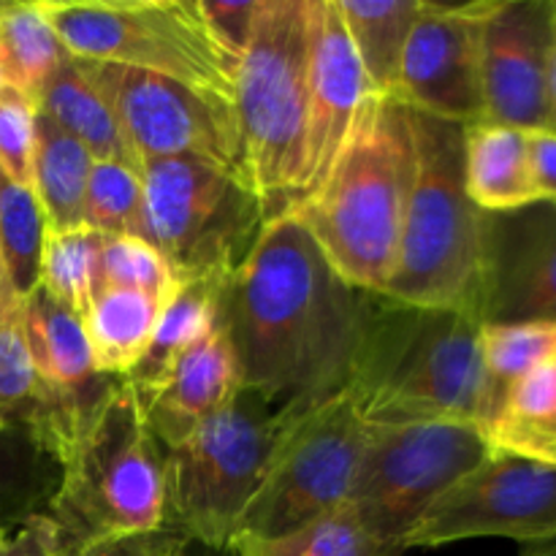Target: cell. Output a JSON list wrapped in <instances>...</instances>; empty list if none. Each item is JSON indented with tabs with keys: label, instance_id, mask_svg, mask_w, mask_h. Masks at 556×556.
<instances>
[{
	"label": "cell",
	"instance_id": "cell-1",
	"mask_svg": "<svg viewBox=\"0 0 556 556\" xmlns=\"http://www.w3.org/2000/svg\"><path fill=\"white\" fill-rule=\"evenodd\" d=\"M367 309L369 293L348 286L293 217H280L231 271L217 320L242 389L288 424L348 389Z\"/></svg>",
	"mask_w": 556,
	"mask_h": 556
},
{
	"label": "cell",
	"instance_id": "cell-2",
	"mask_svg": "<svg viewBox=\"0 0 556 556\" xmlns=\"http://www.w3.org/2000/svg\"><path fill=\"white\" fill-rule=\"evenodd\" d=\"M483 320L369 293L348 394L367 427L472 421L483 396ZM481 427V424H478Z\"/></svg>",
	"mask_w": 556,
	"mask_h": 556
},
{
	"label": "cell",
	"instance_id": "cell-3",
	"mask_svg": "<svg viewBox=\"0 0 556 556\" xmlns=\"http://www.w3.org/2000/svg\"><path fill=\"white\" fill-rule=\"evenodd\" d=\"M416 177L410 109L372 96L331 177L291 215L351 288L383 293Z\"/></svg>",
	"mask_w": 556,
	"mask_h": 556
},
{
	"label": "cell",
	"instance_id": "cell-4",
	"mask_svg": "<svg viewBox=\"0 0 556 556\" xmlns=\"http://www.w3.org/2000/svg\"><path fill=\"white\" fill-rule=\"evenodd\" d=\"M416 177L391 280L378 296L481 318L483 217L465 188V125L413 112Z\"/></svg>",
	"mask_w": 556,
	"mask_h": 556
},
{
	"label": "cell",
	"instance_id": "cell-5",
	"mask_svg": "<svg viewBox=\"0 0 556 556\" xmlns=\"http://www.w3.org/2000/svg\"><path fill=\"white\" fill-rule=\"evenodd\" d=\"M43 514L58 552L163 530V448L125 378L60 462V481Z\"/></svg>",
	"mask_w": 556,
	"mask_h": 556
},
{
	"label": "cell",
	"instance_id": "cell-6",
	"mask_svg": "<svg viewBox=\"0 0 556 556\" xmlns=\"http://www.w3.org/2000/svg\"><path fill=\"white\" fill-rule=\"evenodd\" d=\"M309 3L261 0L239 60V152L266 226L291 215L299 199L309 79Z\"/></svg>",
	"mask_w": 556,
	"mask_h": 556
},
{
	"label": "cell",
	"instance_id": "cell-7",
	"mask_svg": "<svg viewBox=\"0 0 556 556\" xmlns=\"http://www.w3.org/2000/svg\"><path fill=\"white\" fill-rule=\"evenodd\" d=\"M71 58L147 71L233 106L239 60L199 0H38Z\"/></svg>",
	"mask_w": 556,
	"mask_h": 556
},
{
	"label": "cell",
	"instance_id": "cell-8",
	"mask_svg": "<svg viewBox=\"0 0 556 556\" xmlns=\"http://www.w3.org/2000/svg\"><path fill=\"white\" fill-rule=\"evenodd\" d=\"M282 427L258 394L242 389L185 443L163 451V530L228 552Z\"/></svg>",
	"mask_w": 556,
	"mask_h": 556
},
{
	"label": "cell",
	"instance_id": "cell-9",
	"mask_svg": "<svg viewBox=\"0 0 556 556\" xmlns=\"http://www.w3.org/2000/svg\"><path fill=\"white\" fill-rule=\"evenodd\" d=\"M136 237L163 255L177 280L231 275L264 231V210L237 168L199 157H166L141 166Z\"/></svg>",
	"mask_w": 556,
	"mask_h": 556
},
{
	"label": "cell",
	"instance_id": "cell-10",
	"mask_svg": "<svg viewBox=\"0 0 556 556\" xmlns=\"http://www.w3.org/2000/svg\"><path fill=\"white\" fill-rule=\"evenodd\" d=\"M492 454V440L472 421L367 427L348 505L375 538L407 554L424 514Z\"/></svg>",
	"mask_w": 556,
	"mask_h": 556
},
{
	"label": "cell",
	"instance_id": "cell-11",
	"mask_svg": "<svg viewBox=\"0 0 556 556\" xmlns=\"http://www.w3.org/2000/svg\"><path fill=\"white\" fill-rule=\"evenodd\" d=\"M367 424L342 391L282 427L237 538H275L348 503ZM233 538V541H237Z\"/></svg>",
	"mask_w": 556,
	"mask_h": 556
},
{
	"label": "cell",
	"instance_id": "cell-12",
	"mask_svg": "<svg viewBox=\"0 0 556 556\" xmlns=\"http://www.w3.org/2000/svg\"><path fill=\"white\" fill-rule=\"evenodd\" d=\"M79 65L112 109L139 172L152 161L199 157L244 174L233 106L147 71L90 60Z\"/></svg>",
	"mask_w": 556,
	"mask_h": 556
},
{
	"label": "cell",
	"instance_id": "cell-13",
	"mask_svg": "<svg viewBox=\"0 0 556 556\" xmlns=\"http://www.w3.org/2000/svg\"><path fill=\"white\" fill-rule=\"evenodd\" d=\"M476 538H508L530 548L556 543V465L494 448L424 514L407 535V552Z\"/></svg>",
	"mask_w": 556,
	"mask_h": 556
},
{
	"label": "cell",
	"instance_id": "cell-14",
	"mask_svg": "<svg viewBox=\"0 0 556 556\" xmlns=\"http://www.w3.org/2000/svg\"><path fill=\"white\" fill-rule=\"evenodd\" d=\"M492 0L424 3L400 68L396 101L448 123L483 119L481 33Z\"/></svg>",
	"mask_w": 556,
	"mask_h": 556
},
{
	"label": "cell",
	"instance_id": "cell-15",
	"mask_svg": "<svg viewBox=\"0 0 556 556\" xmlns=\"http://www.w3.org/2000/svg\"><path fill=\"white\" fill-rule=\"evenodd\" d=\"M372 96L375 92L364 76L337 3L313 0L309 3L307 117H304L296 206L318 193L320 185L331 177L342 152L356 136L364 106Z\"/></svg>",
	"mask_w": 556,
	"mask_h": 556
},
{
	"label": "cell",
	"instance_id": "cell-16",
	"mask_svg": "<svg viewBox=\"0 0 556 556\" xmlns=\"http://www.w3.org/2000/svg\"><path fill=\"white\" fill-rule=\"evenodd\" d=\"M22 324L43 391V445L60 465L119 378L98 372L81 320L41 288L22 299Z\"/></svg>",
	"mask_w": 556,
	"mask_h": 556
},
{
	"label": "cell",
	"instance_id": "cell-17",
	"mask_svg": "<svg viewBox=\"0 0 556 556\" xmlns=\"http://www.w3.org/2000/svg\"><path fill=\"white\" fill-rule=\"evenodd\" d=\"M552 0H492L481 33L483 119L548 130Z\"/></svg>",
	"mask_w": 556,
	"mask_h": 556
},
{
	"label": "cell",
	"instance_id": "cell-18",
	"mask_svg": "<svg viewBox=\"0 0 556 556\" xmlns=\"http://www.w3.org/2000/svg\"><path fill=\"white\" fill-rule=\"evenodd\" d=\"M483 324H556V206L483 217Z\"/></svg>",
	"mask_w": 556,
	"mask_h": 556
},
{
	"label": "cell",
	"instance_id": "cell-19",
	"mask_svg": "<svg viewBox=\"0 0 556 556\" xmlns=\"http://www.w3.org/2000/svg\"><path fill=\"white\" fill-rule=\"evenodd\" d=\"M242 391V369L217 320L177 362L161 389L144 402V418L163 451L177 448Z\"/></svg>",
	"mask_w": 556,
	"mask_h": 556
},
{
	"label": "cell",
	"instance_id": "cell-20",
	"mask_svg": "<svg viewBox=\"0 0 556 556\" xmlns=\"http://www.w3.org/2000/svg\"><path fill=\"white\" fill-rule=\"evenodd\" d=\"M465 188L481 212H514L538 204L530 130L510 125H465Z\"/></svg>",
	"mask_w": 556,
	"mask_h": 556
},
{
	"label": "cell",
	"instance_id": "cell-21",
	"mask_svg": "<svg viewBox=\"0 0 556 556\" xmlns=\"http://www.w3.org/2000/svg\"><path fill=\"white\" fill-rule=\"evenodd\" d=\"M228 277L231 275H223V271L190 277L179 282L172 299L163 304L161 320H157L144 358L136 364L134 372L125 375V383L134 389L141 405L161 389L179 358L217 324Z\"/></svg>",
	"mask_w": 556,
	"mask_h": 556
},
{
	"label": "cell",
	"instance_id": "cell-22",
	"mask_svg": "<svg viewBox=\"0 0 556 556\" xmlns=\"http://www.w3.org/2000/svg\"><path fill=\"white\" fill-rule=\"evenodd\" d=\"M375 96L396 98L407 41L427 0H334Z\"/></svg>",
	"mask_w": 556,
	"mask_h": 556
},
{
	"label": "cell",
	"instance_id": "cell-23",
	"mask_svg": "<svg viewBox=\"0 0 556 556\" xmlns=\"http://www.w3.org/2000/svg\"><path fill=\"white\" fill-rule=\"evenodd\" d=\"M161 299L139 291L101 288L92 296L81 329L90 342L96 369L106 378H125L150 348L163 309Z\"/></svg>",
	"mask_w": 556,
	"mask_h": 556
},
{
	"label": "cell",
	"instance_id": "cell-24",
	"mask_svg": "<svg viewBox=\"0 0 556 556\" xmlns=\"http://www.w3.org/2000/svg\"><path fill=\"white\" fill-rule=\"evenodd\" d=\"M36 112L52 119L63 130H68L76 141L87 147L92 161L128 163L136 168L125 136L114 119L112 109L103 101L101 92L92 87L79 60L65 58L36 98Z\"/></svg>",
	"mask_w": 556,
	"mask_h": 556
},
{
	"label": "cell",
	"instance_id": "cell-25",
	"mask_svg": "<svg viewBox=\"0 0 556 556\" xmlns=\"http://www.w3.org/2000/svg\"><path fill=\"white\" fill-rule=\"evenodd\" d=\"M92 155L68 130L36 112V147H33V185L47 231H76L81 226L87 179Z\"/></svg>",
	"mask_w": 556,
	"mask_h": 556
},
{
	"label": "cell",
	"instance_id": "cell-26",
	"mask_svg": "<svg viewBox=\"0 0 556 556\" xmlns=\"http://www.w3.org/2000/svg\"><path fill=\"white\" fill-rule=\"evenodd\" d=\"M483 396L478 424L489 432L510 391L556 358V324H483Z\"/></svg>",
	"mask_w": 556,
	"mask_h": 556
},
{
	"label": "cell",
	"instance_id": "cell-27",
	"mask_svg": "<svg viewBox=\"0 0 556 556\" xmlns=\"http://www.w3.org/2000/svg\"><path fill=\"white\" fill-rule=\"evenodd\" d=\"M60 481V465L36 432L0 424V532L43 514Z\"/></svg>",
	"mask_w": 556,
	"mask_h": 556
},
{
	"label": "cell",
	"instance_id": "cell-28",
	"mask_svg": "<svg viewBox=\"0 0 556 556\" xmlns=\"http://www.w3.org/2000/svg\"><path fill=\"white\" fill-rule=\"evenodd\" d=\"M68 58L41 5L25 0L0 3V68L5 85L36 103L49 76Z\"/></svg>",
	"mask_w": 556,
	"mask_h": 556
},
{
	"label": "cell",
	"instance_id": "cell-29",
	"mask_svg": "<svg viewBox=\"0 0 556 556\" xmlns=\"http://www.w3.org/2000/svg\"><path fill=\"white\" fill-rule=\"evenodd\" d=\"M231 556H405L375 538L351 505L329 510L307 525L275 538H237Z\"/></svg>",
	"mask_w": 556,
	"mask_h": 556
},
{
	"label": "cell",
	"instance_id": "cell-30",
	"mask_svg": "<svg viewBox=\"0 0 556 556\" xmlns=\"http://www.w3.org/2000/svg\"><path fill=\"white\" fill-rule=\"evenodd\" d=\"M497 451L548 462L556 451V358L527 375L489 427Z\"/></svg>",
	"mask_w": 556,
	"mask_h": 556
},
{
	"label": "cell",
	"instance_id": "cell-31",
	"mask_svg": "<svg viewBox=\"0 0 556 556\" xmlns=\"http://www.w3.org/2000/svg\"><path fill=\"white\" fill-rule=\"evenodd\" d=\"M103 233L90 228L76 231H47L41 250L38 288L71 315L85 318L92 296L98 293V255Z\"/></svg>",
	"mask_w": 556,
	"mask_h": 556
},
{
	"label": "cell",
	"instance_id": "cell-32",
	"mask_svg": "<svg viewBox=\"0 0 556 556\" xmlns=\"http://www.w3.org/2000/svg\"><path fill=\"white\" fill-rule=\"evenodd\" d=\"M47 220L36 193L5 179L0 185V255L16 299H27L38 288Z\"/></svg>",
	"mask_w": 556,
	"mask_h": 556
},
{
	"label": "cell",
	"instance_id": "cell-33",
	"mask_svg": "<svg viewBox=\"0 0 556 556\" xmlns=\"http://www.w3.org/2000/svg\"><path fill=\"white\" fill-rule=\"evenodd\" d=\"M0 424H20L43 443V391L33 369L22 302L0 313Z\"/></svg>",
	"mask_w": 556,
	"mask_h": 556
},
{
	"label": "cell",
	"instance_id": "cell-34",
	"mask_svg": "<svg viewBox=\"0 0 556 556\" xmlns=\"http://www.w3.org/2000/svg\"><path fill=\"white\" fill-rule=\"evenodd\" d=\"M141 199H144V185L139 168L128 163L92 161L85 206H81V226L103 237H119V233L136 237Z\"/></svg>",
	"mask_w": 556,
	"mask_h": 556
},
{
	"label": "cell",
	"instance_id": "cell-35",
	"mask_svg": "<svg viewBox=\"0 0 556 556\" xmlns=\"http://www.w3.org/2000/svg\"><path fill=\"white\" fill-rule=\"evenodd\" d=\"M179 280L172 266L163 261L155 248L134 233L101 239L98 255V291L101 288H119V291H139L168 302L177 291Z\"/></svg>",
	"mask_w": 556,
	"mask_h": 556
},
{
	"label": "cell",
	"instance_id": "cell-36",
	"mask_svg": "<svg viewBox=\"0 0 556 556\" xmlns=\"http://www.w3.org/2000/svg\"><path fill=\"white\" fill-rule=\"evenodd\" d=\"M36 103L14 87L0 92V172L9 182L33 185Z\"/></svg>",
	"mask_w": 556,
	"mask_h": 556
},
{
	"label": "cell",
	"instance_id": "cell-37",
	"mask_svg": "<svg viewBox=\"0 0 556 556\" xmlns=\"http://www.w3.org/2000/svg\"><path fill=\"white\" fill-rule=\"evenodd\" d=\"M261 0H199L201 14L223 49L242 60Z\"/></svg>",
	"mask_w": 556,
	"mask_h": 556
},
{
	"label": "cell",
	"instance_id": "cell-38",
	"mask_svg": "<svg viewBox=\"0 0 556 556\" xmlns=\"http://www.w3.org/2000/svg\"><path fill=\"white\" fill-rule=\"evenodd\" d=\"M58 532L47 514H36L14 530L0 532V556H54Z\"/></svg>",
	"mask_w": 556,
	"mask_h": 556
},
{
	"label": "cell",
	"instance_id": "cell-39",
	"mask_svg": "<svg viewBox=\"0 0 556 556\" xmlns=\"http://www.w3.org/2000/svg\"><path fill=\"white\" fill-rule=\"evenodd\" d=\"M530 161L538 201L556 206V130H530Z\"/></svg>",
	"mask_w": 556,
	"mask_h": 556
},
{
	"label": "cell",
	"instance_id": "cell-40",
	"mask_svg": "<svg viewBox=\"0 0 556 556\" xmlns=\"http://www.w3.org/2000/svg\"><path fill=\"white\" fill-rule=\"evenodd\" d=\"M163 532H152V535H136V538H123V541H106L96 543V546H85L79 552L68 554H54V556H150L157 548V543L163 541Z\"/></svg>",
	"mask_w": 556,
	"mask_h": 556
},
{
	"label": "cell",
	"instance_id": "cell-41",
	"mask_svg": "<svg viewBox=\"0 0 556 556\" xmlns=\"http://www.w3.org/2000/svg\"><path fill=\"white\" fill-rule=\"evenodd\" d=\"M548 130H556V14H554V41H552V63H548Z\"/></svg>",
	"mask_w": 556,
	"mask_h": 556
},
{
	"label": "cell",
	"instance_id": "cell-42",
	"mask_svg": "<svg viewBox=\"0 0 556 556\" xmlns=\"http://www.w3.org/2000/svg\"><path fill=\"white\" fill-rule=\"evenodd\" d=\"M185 548H188V541L166 530L163 532V541L157 543V548L150 556H182Z\"/></svg>",
	"mask_w": 556,
	"mask_h": 556
},
{
	"label": "cell",
	"instance_id": "cell-43",
	"mask_svg": "<svg viewBox=\"0 0 556 556\" xmlns=\"http://www.w3.org/2000/svg\"><path fill=\"white\" fill-rule=\"evenodd\" d=\"M16 302H22V299H16V293L11 291L9 275H5V266H3V255H0V313Z\"/></svg>",
	"mask_w": 556,
	"mask_h": 556
},
{
	"label": "cell",
	"instance_id": "cell-44",
	"mask_svg": "<svg viewBox=\"0 0 556 556\" xmlns=\"http://www.w3.org/2000/svg\"><path fill=\"white\" fill-rule=\"evenodd\" d=\"M527 556H556V543H548V546H535L532 554Z\"/></svg>",
	"mask_w": 556,
	"mask_h": 556
},
{
	"label": "cell",
	"instance_id": "cell-45",
	"mask_svg": "<svg viewBox=\"0 0 556 556\" xmlns=\"http://www.w3.org/2000/svg\"><path fill=\"white\" fill-rule=\"evenodd\" d=\"M5 87H9V85H5V79H3V68H0V92H3Z\"/></svg>",
	"mask_w": 556,
	"mask_h": 556
},
{
	"label": "cell",
	"instance_id": "cell-46",
	"mask_svg": "<svg viewBox=\"0 0 556 556\" xmlns=\"http://www.w3.org/2000/svg\"><path fill=\"white\" fill-rule=\"evenodd\" d=\"M5 182V177H3V172H0V185H3Z\"/></svg>",
	"mask_w": 556,
	"mask_h": 556
},
{
	"label": "cell",
	"instance_id": "cell-47",
	"mask_svg": "<svg viewBox=\"0 0 556 556\" xmlns=\"http://www.w3.org/2000/svg\"><path fill=\"white\" fill-rule=\"evenodd\" d=\"M552 3H554V14H556V0H552Z\"/></svg>",
	"mask_w": 556,
	"mask_h": 556
}]
</instances>
